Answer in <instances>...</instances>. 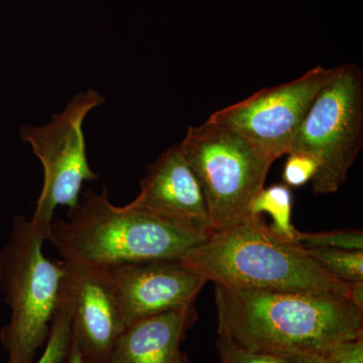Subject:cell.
Masks as SVG:
<instances>
[{"mask_svg": "<svg viewBox=\"0 0 363 363\" xmlns=\"http://www.w3.org/2000/svg\"><path fill=\"white\" fill-rule=\"evenodd\" d=\"M293 195L291 188L285 184L264 188L253 200L248 214H269L272 223L269 224L272 230L290 240H296L298 229L291 222L292 216Z\"/></svg>", "mask_w": 363, "mask_h": 363, "instance_id": "obj_13", "label": "cell"}, {"mask_svg": "<svg viewBox=\"0 0 363 363\" xmlns=\"http://www.w3.org/2000/svg\"><path fill=\"white\" fill-rule=\"evenodd\" d=\"M63 262L60 301L70 313L72 339L86 363H108L125 329L108 269Z\"/></svg>", "mask_w": 363, "mask_h": 363, "instance_id": "obj_9", "label": "cell"}, {"mask_svg": "<svg viewBox=\"0 0 363 363\" xmlns=\"http://www.w3.org/2000/svg\"><path fill=\"white\" fill-rule=\"evenodd\" d=\"M72 343L70 313L60 301L42 357L35 363H65Z\"/></svg>", "mask_w": 363, "mask_h": 363, "instance_id": "obj_15", "label": "cell"}, {"mask_svg": "<svg viewBox=\"0 0 363 363\" xmlns=\"http://www.w3.org/2000/svg\"><path fill=\"white\" fill-rule=\"evenodd\" d=\"M313 259L334 278L351 283L363 281V250L306 247Z\"/></svg>", "mask_w": 363, "mask_h": 363, "instance_id": "obj_14", "label": "cell"}, {"mask_svg": "<svg viewBox=\"0 0 363 363\" xmlns=\"http://www.w3.org/2000/svg\"><path fill=\"white\" fill-rule=\"evenodd\" d=\"M220 362L219 363H286L283 355L253 352L218 341Z\"/></svg>", "mask_w": 363, "mask_h": 363, "instance_id": "obj_18", "label": "cell"}, {"mask_svg": "<svg viewBox=\"0 0 363 363\" xmlns=\"http://www.w3.org/2000/svg\"><path fill=\"white\" fill-rule=\"evenodd\" d=\"M347 298L363 312V281L348 283Z\"/></svg>", "mask_w": 363, "mask_h": 363, "instance_id": "obj_21", "label": "cell"}, {"mask_svg": "<svg viewBox=\"0 0 363 363\" xmlns=\"http://www.w3.org/2000/svg\"><path fill=\"white\" fill-rule=\"evenodd\" d=\"M319 164L314 157L300 152H290L284 166V184L289 188H300L316 176Z\"/></svg>", "mask_w": 363, "mask_h": 363, "instance_id": "obj_17", "label": "cell"}, {"mask_svg": "<svg viewBox=\"0 0 363 363\" xmlns=\"http://www.w3.org/2000/svg\"><path fill=\"white\" fill-rule=\"evenodd\" d=\"M214 285L220 342L288 357L363 336V312L344 296Z\"/></svg>", "mask_w": 363, "mask_h": 363, "instance_id": "obj_1", "label": "cell"}, {"mask_svg": "<svg viewBox=\"0 0 363 363\" xmlns=\"http://www.w3.org/2000/svg\"><path fill=\"white\" fill-rule=\"evenodd\" d=\"M363 143V72L357 64H342L313 100L291 143L290 152L316 160L312 180L317 195L342 187Z\"/></svg>", "mask_w": 363, "mask_h": 363, "instance_id": "obj_6", "label": "cell"}, {"mask_svg": "<svg viewBox=\"0 0 363 363\" xmlns=\"http://www.w3.org/2000/svg\"><path fill=\"white\" fill-rule=\"evenodd\" d=\"M326 355L331 363H363V336L338 343Z\"/></svg>", "mask_w": 363, "mask_h": 363, "instance_id": "obj_19", "label": "cell"}, {"mask_svg": "<svg viewBox=\"0 0 363 363\" xmlns=\"http://www.w3.org/2000/svg\"><path fill=\"white\" fill-rule=\"evenodd\" d=\"M128 207L190 230L211 234L204 196L180 143L149 164Z\"/></svg>", "mask_w": 363, "mask_h": 363, "instance_id": "obj_11", "label": "cell"}, {"mask_svg": "<svg viewBox=\"0 0 363 363\" xmlns=\"http://www.w3.org/2000/svg\"><path fill=\"white\" fill-rule=\"evenodd\" d=\"M209 235L128 205L114 206L105 187L100 194L92 190L83 193L66 219H52L48 240L67 262L109 267L180 259Z\"/></svg>", "mask_w": 363, "mask_h": 363, "instance_id": "obj_3", "label": "cell"}, {"mask_svg": "<svg viewBox=\"0 0 363 363\" xmlns=\"http://www.w3.org/2000/svg\"><path fill=\"white\" fill-rule=\"evenodd\" d=\"M296 240L305 247H331L340 250H363L362 230H336L328 233L297 231Z\"/></svg>", "mask_w": 363, "mask_h": 363, "instance_id": "obj_16", "label": "cell"}, {"mask_svg": "<svg viewBox=\"0 0 363 363\" xmlns=\"http://www.w3.org/2000/svg\"><path fill=\"white\" fill-rule=\"evenodd\" d=\"M286 357V363H331L326 354H316V353L293 354Z\"/></svg>", "mask_w": 363, "mask_h": 363, "instance_id": "obj_20", "label": "cell"}, {"mask_svg": "<svg viewBox=\"0 0 363 363\" xmlns=\"http://www.w3.org/2000/svg\"><path fill=\"white\" fill-rule=\"evenodd\" d=\"M180 259L218 285L347 298L348 283L325 271L297 240L272 230L262 215L215 231Z\"/></svg>", "mask_w": 363, "mask_h": 363, "instance_id": "obj_2", "label": "cell"}, {"mask_svg": "<svg viewBox=\"0 0 363 363\" xmlns=\"http://www.w3.org/2000/svg\"><path fill=\"white\" fill-rule=\"evenodd\" d=\"M104 101L97 91L88 89L72 98L49 123L25 125L21 130V140L30 145L44 169L42 192L30 221L45 240L56 208L76 206L83 184L98 179L88 162L83 123Z\"/></svg>", "mask_w": 363, "mask_h": 363, "instance_id": "obj_7", "label": "cell"}, {"mask_svg": "<svg viewBox=\"0 0 363 363\" xmlns=\"http://www.w3.org/2000/svg\"><path fill=\"white\" fill-rule=\"evenodd\" d=\"M332 69L316 66L291 82L259 90L215 111L207 121L233 131L274 162L288 155L294 136Z\"/></svg>", "mask_w": 363, "mask_h": 363, "instance_id": "obj_8", "label": "cell"}, {"mask_svg": "<svg viewBox=\"0 0 363 363\" xmlns=\"http://www.w3.org/2000/svg\"><path fill=\"white\" fill-rule=\"evenodd\" d=\"M180 145L201 187L211 233L242 220L264 188L274 161L233 131L208 121L188 128Z\"/></svg>", "mask_w": 363, "mask_h": 363, "instance_id": "obj_5", "label": "cell"}, {"mask_svg": "<svg viewBox=\"0 0 363 363\" xmlns=\"http://www.w3.org/2000/svg\"><path fill=\"white\" fill-rule=\"evenodd\" d=\"M65 363H86L79 350L77 344L74 342L73 339H72L70 352H69Z\"/></svg>", "mask_w": 363, "mask_h": 363, "instance_id": "obj_22", "label": "cell"}, {"mask_svg": "<svg viewBox=\"0 0 363 363\" xmlns=\"http://www.w3.org/2000/svg\"><path fill=\"white\" fill-rule=\"evenodd\" d=\"M177 363H192L191 360L189 359L187 354L184 352H181L180 357H179L178 362Z\"/></svg>", "mask_w": 363, "mask_h": 363, "instance_id": "obj_23", "label": "cell"}, {"mask_svg": "<svg viewBox=\"0 0 363 363\" xmlns=\"http://www.w3.org/2000/svg\"><path fill=\"white\" fill-rule=\"evenodd\" d=\"M107 269L125 327L142 318L194 304L208 283L181 259L130 262Z\"/></svg>", "mask_w": 363, "mask_h": 363, "instance_id": "obj_10", "label": "cell"}, {"mask_svg": "<svg viewBox=\"0 0 363 363\" xmlns=\"http://www.w3.org/2000/svg\"><path fill=\"white\" fill-rule=\"evenodd\" d=\"M45 241L30 219L16 216L0 250V288L11 313L0 333L7 363H35L58 308L65 269L63 260L45 257Z\"/></svg>", "mask_w": 363, "mask_h": 363, "instance_id": "obj_4", "label": "cell"}, {"mask_svg": "<svg viewBox=\"0 0 363 363\" xmlns=\"http://www.w3.org/2000/svg\"><path fill=\"white\" fill-rule=\"evenodd\" d=\"M197 318L193 304L136 320L117 338L108 363H177Z\"/></svg>", "mask_w": 363, "mask_h": 363, "instance_id": "obj_12", "label": "cell"}]
</instances>
